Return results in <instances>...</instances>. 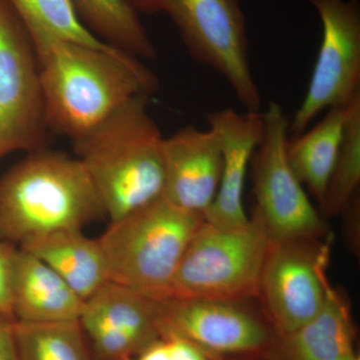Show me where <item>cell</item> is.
I'll use <instances>...</instances> for the list:
<instances>
[{
  "instance_id": "1",
  "label": "cell",
  "mask_w": 360,
  "mask_h": 360,
  "mask_svg": "<svg viewBox=\"0 0 360 360\" xmlns=\"http://www.w3.org/2000/svg\"><path fill=\"white\" fill-rule=\"evenodd\" d=\"M37 59L49 129L72 142L130 99L150 96L160 86L141 59L113 47L58 41Z\"/></svg>"
},
{
  "instance_id": "2",
  "label": "cell",
  "mask_w": 360,
  "mask_h": 360,
  "mask_svg": "<svg viewBox=\"0 0 360 360\" xmlns=\"http://www.w3.org/2000/svg\"><path fill=\"white\" fill-rule=\"evenodd\" d=\"M148 103V94L134 97L72 142L110 221L163 196V136Z\"/></svg>"
},
{
  "instance_id": "3",
  "label": "cell",
  "mask_w": 360,
  "mask_h": 360,
  "mask_svg": "<svg viewBox=\"0 0 360 360\" xmlns=\"http://www.w3.org/2000/svg\"><path fill=\"white\" fill-rule=\"evenodd\" d=\"M106 217L84 165L58 151H35L0 177V238L16 246Z\"/></svg>"
},
{
  "instance_id": "4",
  "label": "cell",
  "mask_w": 360,
  "mask_h": 360,
  "mask_svg": "<svg viewBox=\"0 0 360 360\" xmlns=\"http://www.w3.org/2000/svg\"><path fill=\"white\" fill-rule=\"evenodd\" d=\"M203 221L163 196L112 220L98 238L111 283L155 302L169 300L182 255Z\"/></svg>"
},
{
  "instance_id": "5",
  "label": "cell",
  "mask_w": 360,
  "mask_h": 360,
  "mask_svg": "<svg viewBox=\"0 0 360 360\" xmlns=\"http://www.w3.org/2000/svg\"><path fill=\"white\" fill-rule=\"evenodd\" d=\"M270 245L255 215L231 229L203 221L180 260L172 298L243 302L258 296Z\"/></svg>"
},
{
  "instance_id": "6",
  "label": "cell",
  "mask_w": 360,
  "mask_h": 360,
  "mask_svg": "<svg viewBox=\"0 0 360 360\" xmlns=\"http://www.w3.org/2000/svg\"><path fill=\"white\" fill-rule=\"evenodd\" d=\"M162 13L174 21L191 56L221 75L246 111H262L239 0H165Z\"/></svg>"
},
{
  "instance_id": "7",
  "label": "cell",
  "mask_w": 360,
  "mask_h": 360,
  "mask_svg": "<svg viewBox=\"0 0 360 360\" xmlns=\"http://www.w3.org/2000/svg\"><path fill=\"white\" fill-rule=\"evenodd\" d=\"M264 115V131L253 153V215L264 224L271 243L317 238L323 222L286 155L290 120L271 101Z\"/></svg>"
},
{
  "instance_id": "8",
  "label": "cell",
  "mask_w": 360,
  "mask_h": 360,
  "mask_svg": "<svg viewBox=\"0 0 360 360\" xmlns=\"http://www.w3.org/2000/svg\"><path fill=\"white\" fill-rule=\"evenodd\" d=\"M49 132L37 52L18 16L0 0V161L46 148Z\"/></svg>"
},
{
  "instance_id": "9",
  "label": "cell",
  "mask_w": 360,
  "mask_h": 360,
  "mask_svg": "<svg viewBox=\"0 0 360 360\" xmlns=\"http://www.w3.org/2000/svg\"><path fill=\"white\" fill-rule=\"evenodd\" d=\"M322 39L307 94L288 134L298 135L321 111L347 108L360 94V6L357 0H310Z\"/></svg>"
},
{
  "instance_id": "10",
  "label": "cell",
  "mask_w": 360,
  "mask_h": 360,
  "mask_svg": "<svg viewBox=\"0 0 360 360\" xmlns=\"http://www.w3.org/2000/svg\"><path fill=\"white\" fill-rule=\"evenodd\" d=\"M317 238L271 243L265 258L259 295L283 336L321 311L330 284L326 277L329 243Z\"/></svg>"
},
{
  "instance_id": "11",
  "label": "cell",
  "mask_w": 360,
  "mask_h": 360,
  "mask_svg": "<svg viewBox=\"0 0 360 360\" xmlns=\"http://www.w3.org/2000/svg\"><path fill=\"white\" fill-rule=\"evenodd\" d=\"M79 322L94 360H127L162 338L160 302L111 281L84 300Z\"/></svg>"
},
{
  "instance_id": "12",
  "label": "cell",
  "mask_w": 360,
  "mask_h": 360,
  "mask_svg": "<svg viewBox=\"0 0 360 360\" xmlns=\"http://www.w3.org/2000/svg\"><path fill=\"white\" fill-rule=\"evenodd\" d=\"M240 303L175 297L160 302L161 336L186 338L207 354L257 352L266 345L269 333Z\"/></svg>"
},
{
  "instance_id": "13",
  "label": "cell",
  "mask_w": 360,
  "mask_h": 360,
  "mask_svg": "<svg viewBox=\"0 0 360 360\" xmlns=\"http://www.w3.org/2000/svg\"><path fill=\"white\" fill-rule=\"evenodd\" d=\"M161 155L163 198L203 219L214 200L221 176L224 158L219 136L212 129L186 125L163 137Z\"/></svg>"
},
{
  "instance_id": "14",
  "label": "cell",
  "mask_w": 360,
  "mask_h": 360,
  "mask_svg": "<svg viewBox=\"0 0 360 360\" xmlns=\"http://www.w3.org/2000/svg\"><path fill=\"white\" fill-rule=\"evenodd\" d=\"M210 129L221 144V176L217 195L206 212L205 222L231 229L250 221L243 206L246 172L264 131L262 111L238 113L231 108L207 115Z\"/></svg>"
},
{
  "instance_id": "15",
  "label": "cell",
  "mask_w": 360,
  "mask_h": 360,
  "mask_svg": "<svg viewBox=\"0 0 360 360\" xmlns=\"http://www.w3.org/2000/svg\"><path fill=\"white\" fill-rule=\"evenodd\" d=\"M14 321H79L84 300L39 258L18 248L11 277Z\"/></svg>"
},
{
  "instance_id": "16",
  "label": "cell",
  "mask_w": 360,
  "mask_h": 360,
  "mask_svg": "<svg viewBox=\"0 0 360 360\" xmlns=\"http://www.w3.org/2000/svg\"><path fill=\"white\" fill-rule=\"evenodd\" d=\"M53 269L82 300L110 283V271L98 238L82 229H61L18 246Z\"/></svg>"
},
{
  "instance_id": "17",
  "label": "cell",
  "mask_w": 360,
  "mask_h": 360,
  "mask_svg": "<svg viewBox=\"0 0 360 360\" xmlns=\"http://www.w3.org/2000/svg\"><path fill=\"white\" fill-rule=\"evenodd\" d=\"M283 338L284 360L359 359L347 303L331 285L321 311Z\"/></svg>"
},
{
  "instance_id": "18",
  "label": "cell",
  "mask_w": 360,
  "mask_h": 360,
  "mask_svg": "<svg viewBox=\"0 0 360 360\" xmlns=\"http://www.w3.org/2000/svg\"><path fill=\"white\" fill-rule=\"evenodd\" d=\"M345 108H330L314 127L286 143L291 169L321 205L340 150Z\"/></svg>"
},
{
  "instance_id": "19",
  "label": "cell",
  "mask_w": 360,
  "mask_h": 360,
  "mask_svg": "<svg viewBox=\"0 0 360 360\" xmlns=\"http://www.w3.org/2000/svg\"><path fill=\"white\" fill-rule=\"evenodd\" d=\"M80 20L97 39L139 59L158 56L139 13L127 0H71Z\"/></svg>"
},
{
  "instance_id": "20",
  "label": "cell",
  "mask_w": 360,
  "mask_h": 360,
  "mask_svg": "<svg viewBox=\"0 0 360 360\" xmlns=\"http://www.w3.org/2000/svg\"><path fill=\"white\" fill-rule=\"evenodd\" d=\"M6 1L25 26L37 56L58 41L75 42L101 49L111 47L85 27L71 0Z\"/></svg>"
},
{
  "instance_id": "21",
  "label": "cell",
  "mask_w": 360,
  "mask_h": 360,
  "mask_svg": "<svg viewBox=\"0 0 360 360\" xmlns=\"http://www.w3.org/2000/svg\"><path fill=\"white\" fill-rule=\"evenodd\" d=\"M18 360H94L79 321H14Z\"/></svg>"
},
{
  "instance_id": "22",
  "label": "cell",
  "mask_w": 360,
  "mask_h": 360,
  "mask_svg": "<svg viewBox=\"0 0 360 360\" xmlns=\"http://www.w3.org/2000/svg\"><path fill=\"white\" fill-rule=\"evenodd\" d=\"M360 182V94L345 108L342 139L322 206L328 212L347 207Z\"/></svg>"
},
{
  "instance_id": "23",
  "label": "cell",
  "mask_w": 360,
  "mask_h": 360,
  "mask_svg": "<svg viewBox=\"0 0 360 360\" xmlns=\"http://www.w3.org/2000/svg\"><path fill=\"white\" fill-rule=\"evenodd\" d=\"M18 250V246L0 238V310L13 321L11 288L14 259Z\"/></svg>"
},
{
  "instance_id": "24",
  "label": "cell",
  "mask_w": 360,
  "mask_h": 360,
  "mask_svg": "<svg viewBox=\"0 0 360 360\" xmlns=\"http://www.w3.org/2000/svg\"><path fill=\"white\" fill-rule=\"evenodd\" d=\"M165 340L169 348V360H212L207 352L186 338L170 336Z\"/></svg>"
},
{
  "instance_id": "25",
  "label": "cell",
  "mask_w": 360,
  "mask_h": 360,
  "mask_svg": "<svg viewBox=\"0 0 360 360\" xmlns=\"http://www.w3.org/2000/svg\"><path fill=\"white\" fill-rule=\"evenodd\" d=\"M0 360H18L14 342V321L0 310Z\"/></svg>"
},
{
  "instance_id": "26",
  "label": "cell",
  "mask_w": 360,
  "mask_h": 360,
  "mask_svg": "<svg viewBox=\"0 0 360 360\" xmlns=\"http://www.w3.org/2000/svg\"><path fill=\"white\" fill-rule=\"evenodd\" d=\"M127 360H169L167 340L165 338H160L144 348L139 354Z\"/></svg>"
},
{
  "instance_id": "27",
  "label": "cell",
  "mask_w": 360,
  "mask_h": 360,
  "mask_svg": "<svg viewBox=\"0 0 360 360\" xmlns=\"http://www.w3.org/2000/svg\"><path fill=\"white\" fill-rule=\"evenodd\" d=\"M139 13L156 14L162 13L165 0H127Z\"/></svg>"
}]
</instances>
